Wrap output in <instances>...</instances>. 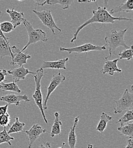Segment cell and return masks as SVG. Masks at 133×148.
Returning <instances> with one entry per match:
<instances>
[{
    "mask_svg": "<svg viewBox=\"0 0 133 148\" xmlns=\"http://www.w3.org/2000/svg\"><path fill=\"white\" fill-rule=\"evenodd\" d=\"M133 120V110L126 111L125 114H124L121 118H119L117 121L116 123L119 124L120 127L124 126V124L128 123L130 121Z\"/></svg>",
    "mask_w": 133,
    "mask_h": 148,
    "instance_id": "d4e9b609",
    "label": "cell"
},
{
    "mask_svg": "<svg viewBox=\"0 0 133 148\" xmlns=\"http://www.w3.org/2000/svg\"><path fill=\"white\" fill-rule=\"evenodd\" d=\"M65 145H66V143H63L62 146H61V147H59V148H64V147H65Z\"/></svg>",
    "mask_w": 133,
    "mask_h": 148,
    "instance_id": "d590c367",
    "label": "cell"
},
{
    "mask_svg": "<svg viewBox=\"0 0 133 148\" xmlns=\"http://www.w3.org/2000/svg\"><path fill=\"white\" fill-rule=\"evenodd\" d=\"M97 6V9L92 11V16L90 18L88 19L82 25L79 26L76 28V31L73 34V37L71 39L70 42L73 43L76 40L78 36L80 31L85 27L86 26L92 24L93 23H111L113 24L115 21H132V19L125 18V17H115L110 14V13L107 11V6L104 5V7L102 8Z\"/></svg>",
    "mask_w": 133,
    "mask_h": 148,
    "instance_id": "6da1fadb",
    "label": "cell"
},
{
    "mask_svg": "<svg viewBox=\"0 0 133 148\" xmlns=\"http://www.w3.org/2000/svg\"><path fill=\"white\" fill-rule=\"evenodd\" d=\"M10 56L13 58V54L11 50L10 43L7 42L5 39L0 37V56L3 58L5 56Z\"/></svg>",
    "mask_w": 133,
    "mask_h": 148,
    "instance_id": "d6986e66",
    "label": "cell"
},
{
    "mask_svg": "<svg viewBox=\"0 0 133 148\" xmlns=\"http://www.w3.org/2000/svg\"><path fill=\"white\" fill-rule=\"evenodd\" d=\"M112 120V117L108 114V113L103 112L100 117V121L96 127V130L100 133H103L107 128L108 123Z\"/></svg>",
    "mask_w": 133,
    "mask_h": 148,
    "instance_id": "ffe728a7",
    "label": "cell"
},
{
    "mask_svg": "<svg viewBox=\"0 0 133 148\" xmlns=\"http://www.w3.org/2000/svg\"><path fill=\"white\" fill-rule=\"evenodd\" d=\"M0 29L3 33H9L14 30V28L10 22L5 21L0 23Z\"/></svg>",
    "mask_w": 133,
    "mask_h": 148,
    "instance_id": "83f0119b",
    "label": "cell"
},
{
    "mask_svg": "<svg viewBox=\"0 0 133 148\" xmlns=\"http://www.w3.org/2000/svg\"><path fill=\"white\" fill-rule=\"evenodd\" d=\"M7 74H10L12 76L13 81L16 83L18 82L20 80H24L26 76L28 74H33L35 75V73L30 71L28 69L25 68L23 66L16 68L13 70L7 71Z\"/></svg>",
    "mask_w": 133,
    "mask_h": 148,
    "instance_id": "4fadbf2b",
    "label": "cell"
},
{
    "mask_svg": "<svg viewBox=\"0 0 133 148\" xmlns=\"http://www.w3.org/2000/svg\"><path fill=\"white\" fill-rule=\"evenodd\" d=\"M11 50L13 56L10 63V65L11 66L17 64L19 67L23 66L24 64L27 63V59L31 58V56L27 53L21 52V51L16 46H11Z\"/></svg>",
    "mask_w": 133,
    "mask_h": 148,
    "instance_id": "9c48e42d",
    "label": "cell"
},
{
    "mask_svg": "<svg viewBox=\"0 0 133 148\" xmlns=\"http://www.w3.org/2000/svg\"><path fill=\"white\" fill-rule=\"evenodd\" d=\"M0 91H10L20 93L21 90L19 89L16 83L13 81L10 83H5L2 82L0 83Z\"/></svg>",
    "mask_w": 133,
    "mask_h": 148,
    "instance_id": "7402d4cb",
    "label": "cell"
},
{
    "mask_svg": "<svg viewBox=\"0 0 133 148\" xmlns=\"http://www.w3.org/2000/svg\"><path fill=\"white\" fill-rule=\"evenodd\" d=\"M9 104H6L5 106H1L0 107V116L3 115L7 113V109H8Z\"/></svg>",
    "mask_w": 133,
    "mask_h": 148,
    "instance_id": "4dcf8cb0",
    "label": "cell"
},
{
    "mask_svg": "<svg viewBox=\"0 0 133 148\" xmlns=\"http://www.w3.org/2000/svg\"><path fill=\"white\" fill-rule=\"evenodd\" d=\"M14 138L11 137L9 134H8L6 127L3 128V130L0 132V144L3 143H7L9 145H11V143L10 141L14 140Z\"/></svg>",
    "mask_w": 133,
    "mask_h": 148,
    "instance_id": "484cf974",
    "label": "cell"
},
{
    "mask_svg": "<svg viewBox=\"0 0 133 148\" xmlns=\"http://www.w3.org/2000/svg\"><path fill=\"white\" fill-rule=\"evenodd\" d=\"M32 12L40 19L43 24H44L46 27L51 30L53 34L56 35V33H55V29L57 30L59 33L61 32V30L56 25L50 9H44L41 11L32 10Z\"/></svg>",
    "mask_w": 133,
    "mask_h": 148,
    "instance_id": "8992f818",
    "label": "cell"
},
{
    "mask_svg": "<svg viewBox=\"0 0 133 148\" xmlns=\"http://www.w3.org/2000/svg\"><path fill=\"white\" fill-rule=\"evenodd\" d=\"M23 23L27 30L28 40L26 45L20 50L21 52H23L31 45L35 44L38 42H47L48 41L49 39L47 37V34L42 30L34 29L32 25L26 19L23 21Z\"/></svg>",
    "mask_w": 133,
    "mask_h": 148,
    "instance_id": "3957f363",
    "label": "cell"
},
{
    "mask_svg": "<svg viewBox=\"0 0 133 148\" xmlns=\"http://www.w3.org/2000/svg\"><path fill=\"white\" fill-rule=\"evenodd\" d=\"M125 148H133V137H129L127 141V145Z\"/></svg>",
    "mask_w": 133,
    "mask_h": 148,
    "instance_id": "1f68e13d",
    "label": "cell"
},
{
    "mask_svg": "<svg viewBox=\"0 0 133 148\" xmlns=\"http://www.w3.org/2000/svg\"><path fill=\"white\" fill-rule=\"evenodd\" d=\"M7 75V72L5 69L0 70V83L3 81L8 82L6 80V76Z\"/></svg>",
    "mask_w": 133,
    "mask_h": 148,
    "instance_id": "f546056e",
    "label": "cell"
},
{
    "mask_svg": "<svg viewBox=\"0 0 133 148\" xmlns=\"http://www.w3.org/2000/svg\"><path fill=\"white\" fill-rule=\"evenodd\" d=\"M47 132V130L43 128V127L38 124H34L29 130L24 131L28 137L29 141L28 148H32L34 143L40 137V136L43 133H45Z\"/></svg>",
    "mask_w": 133,
    "mask_h": 148,
    "instance_id": "30bf717a",
    "label": "cell"
},
{
    "mask_svg": "<svg viewBox=\"0 0 133 148\" xmlns=\"http://www.w3.org/2000/svg\"><path fill=\"white\" fill-rule=\"evenodd\" d=\"M116 104V107H114L115 114L121 113L124 111L132 110L133 106V92H130L128 89H126L121 97L114 101Z\"/></svg>",
    "mask_w": 133,
    "mask_h": 148,
    "instance_id": "5b68a950",
    "label": "cell"
},
{
    "mask_svg": "<svg viewBox=\"0 0 133 148\" xmlns=\"http://www.w3.org/2000/svg\"><path fill=\"white\" fill-rule=\"evenodd\" d=\"M44 70L40 68L36 70L35 74L34 75V77L35 82V90L34 93L33 94V99L35 101V103L38 109L41 112V115L43 117V119L45 123L48 124V122L46 119L44 111L43 110V96L41 91V80L44 76Z\"/></svg>",
    "mask_w": 133,
    "mask_h": 148,
    "instance_id": "277c9868",
    "label": "cell"
},
{
    "mask_svg": "<svg viewBox=\"0 0 133 148\" xmlns=\"http://www.w3.org/2000/svg\"><path fill=\"white\" fill-rule=\"evenodd\" d=\"M65 80H66L65 76L61 74L60 73H58V74L53 75L51 83L48 86V87H47V96L45 97V99L44 100V103L43 105L44 111L45 110H48L47 103L51 95L55 91V90L56 89L57 87L61 83L63 82Z\"/></svg>",
    "mask_w": 133,
    "mask_h": 148,
    "instance_id": "ba28073f",
    "label": "cell"
},
{
    "mask_svg": "<svg viewBox=\"0 0 133 148\" xmlns=\"http://www.w3.org/2000/svg\"><path fill=\"white\" fill-rule=\"evenodd\" d=\"M26 125L24 123H20L19 121L18 117H16V121L12 124L11 126L10 127V128L8 130V134L14 133H19L23 131V128Z\"/></svg>",
    "mask_w": 133,
    "mask_h": 148,
    "instance_id": "603a6c76",
    "label": "cell"
},
{
    "mask_svg": "<svg viewBox=\"0 0 133 148\" xmlns=\"http://www.w3.org/2000/svg\"><path fill=\"white\" fill-rule=\"evenodd\" d=\"M79 116H76L74 119L73 126L70 128L68 136V144L70 148H76V125L79 122Z\"/></svg>",
    "mask_w": 133,
    "mask_h": 148,
    "instance_id": "ac0fdd59",
    "label": "cell"
},
{
    "mask_svg": "<svg viewBox=\"0 0 133 148\" xmlns=\"http://www.w3.org/2000/svg\"><path fill=\"white\" fill-rule=\"evenodd\" d=\"M38 148H51V144L49 142H46L44 144H42Z\"/></svg>",
    "mask_w": 133,
    "mask_h": 148,
    "instance_id": "836d02e7",
    "label": "cell"
},
{
    "mask_svg": "<svg viewBox=\"0 0 133 148\" xmlns=\"http://www.w3.org/2000/svg\"><path fill=\"white\" fill-rule=\"evenodd\" d=\"M0 101L7 103V104H14L16 106H19L21 101H23L25 103L30 101L31 100L28 98L26 94L20 95H16L14 93H10L5 96H0Z\"/></svg>",
    "mask_w": 133,
    "mask_h": 148,
    "instance_id": "8fae6325",
    "label": "cell"
},
{
    "mask_svg": "<svg viewBox=\"0 0 133 148\" xmlns=\"http://www.w3.org/2000/svg\"><path fill=\"white\" fill-rule=\"evenodd\" d=\"M2 16H3V13H2V12H0V19L2 18ZM0 37H1L2 38H3V39H5V40H6L7 42L10 43V42H9V39L7 38H6V37L5 36V35L3 34V33L1 32V29H0Z\"/></svg>",
    "mask_w": 133,
    "mask_h": 148,
    "instance_id": "d6a6232c",
    "label": "cell"
},
{
    "mask_svg": "<svg viewBox=\"0 0 133 148\" xmlns=\"http://www.w3.org/2000/svg\"><path fill=\"white\" fill-rule=\"evenodd\" d=\"M69 60L68 58L55 61H43V64L40 67L42 69H49L56 70H66V63Z\"/></svg>",
    "mask_w": 133,
    "mask_h": 148,
    "instance_id": "5bb4252c",
    "label": "cell"
},
{
    "mask_svg": "<svg viewBox=\"0 0 133 148\" xmlns=\"http://www.w3.org/2000/svg\"><path fill=\"white\" fill-rule=\"evenodd\" d=\"M133 10V0H128L126 2L121 3L117 6L112 9L109 12L112 16L113 14L118 13L120 12L129 13Z\"/></svg>",
    "mask_w": 133,
    "mask_h": 148,
    "instance_id": "e0dca14e",
    "label": "cell"
},
{
    "mask_svg": "<svg viewBox=\"0 0 133 148\" xmlns=\"http://www.w3.org/2000/svg\"><path fill=\"white\" fill-rule=\"evenodd\" d=\"M117 130L119 132L121 135L129 137H133V124L130 123L126 125L119 127L117 128Z\"/></svg>",
    "mask_w": 133,
    "mask_h": 148,
    "instance_id": "cb8c5ba5",
    "label": "cell"
},
{
    "mask_svg": "<svg viewBox=\"0 0 133 148\" xmlns=\"http://www.w3.org/2000/svg\"><path fill=\"white\" fill-rule=\"evenodd\" d=\"M74 2L73 0H48V1H36L35 3L38 6H44L46 4L54 5H59L63 10L68 9L69 8L73 3Z\"/></svg>",
    "mask_w": 133,
    "mask_h": 148,
    "instance_id": "9a60e30c",
    "label": "cell"
},
{
    "mask_svg": "<svg viewBox=\"0 0 133 148\" xmlns=\"http://www.w3.org/2000/svg\"><path fill=\"white\" fill-rule=\"evenodd\" d=\"M78 2L83 3V2H96V1H78Z\"/></svg>",
    "mask_w": 133,
    "mask_h": 148,
    "instance_id": "e575fe53",
    "label": "cell"
},
{
    "mask_svg": "<svg viewBox=\"0 0 133 148\" xmlns=\"http://www.w3.org/2000/svg\"><path fill=\"white\" fill-rule=\"evenodd\" d=\"M10 120V116L8 113L0 116V126L3 127V128L6 127L7 126L10 127V125L9 123Z\"/></svg>",
    "mask_w": 133,
    "mask_h": 148,
    "instance_id": "f1b7e54d",
    "label": "cell"
},
{
    "mask_svg": "<svg viewBox=\"0 0 133 148\" xmlns=\"http://www.w3.org/2000/svg\"><path fill=\"white\" fill-rule=\"evenodd\" d=\"M55 120L53 122V124L52 127V130L51 132V136L52 137H54L55 136L60 135L61 130V126L62 125V123L59 119V112H56L55 113Z\"/></svg>",
    "mask_w": 133,
    "mask_h": 148,
    "instance_id": "44dd1931",
    "label": "cell"
},
{
    "mask_svg": "<svg viewBox=\"0 0 133 148\" xmlns=\"http://www.w3.org/2000/svg\"><path fill=\"white\" fill-rule=\"evenodd\" d=\"M6 13L9 15L11 18V23L13 24L14 29L18 27L22 23H23V21L25 19L24 16L23 12H18L15 10L14 8L12 9H6Z\"/></svg>",
    "mask_w": 133,
    "mask_h": 148,
    "instance_id": "2e32d148",
    "label": "cell"
},
{
    "mask_svg": "<svg viewBox=\"0 0 133 148\" xmlns=\"http://www.w3.org/2000/svg\"><path fill=\"white\" fill-rule=\"evenodd\" d=\"M118 56H119V60L124 59H126L127 60H130L133 57V46H130L129 49H126L121 53H119Z\"/></svg>",
    "mask_w": 133,
    "mask_h": 148,
    "instance_id": "4316f807",
    "label": "cell"
},
{
    "mask_svg": "<svg viewBox=\"0 0 133 148\" xmlns=\"http://www.w3.org/2000/svg\"><path fill=\"white\" fill-rule=\"evenodd\" d=\"M128 29L126 28L124 30H111L107 32L104 40L105 41V47H108L109 49V56L106 57L107 59L111 58L112 54H115V51L117 48L120 46L124 47L125 49L130 48L128 46L124 40L125 34L128 31Z\"/></svg>",
    "mask_w": 133,
    "mask_h": 148,
    "instance_id": "7a4b0ae2",
    "label": "cell"
},
{
    "mask_svg": "<svg viewBox=\"0 0 133 148\" xmlns=\"http://www.w3.org/2000/svg\"><path fill=\"white\" fill-rule=\"evenodd\" d=\"M87 148H93V145L91 144H88L87 145Z\"/></svg>",
    "mask_w": 133,
    "mask_h": 148,
    "instance_id": "8d00e7d4",
    "label": "cell"
},
{
    "mask_svg": "<svg viewBox=\"0 0 133 148\" xmlns=\"http://www.w3.org/2000/svg\"><path fill=\"white\" fill-rule=\"evenodd\" d=\"M104 60L105 63L104 64L102 70L100 71L101 73L103 74H108L113 76L115 72L118 73L122 72V70L117 67V62L119 58L115 59L113 60H109L107 58H105Z\"/></svg>",
    "mask_w": 133,
    "mask_h": 148,
    "instance_id": "7c38bea8",
    "label": "cell"
},
{
    "mask_svg": "<svg viewBox=\"0 0 133 148\" xmlns=\"http://www.w3.org/2000/svg\"><path fill=\"white\" fill-rule=\"evenodd\" d=\"M107 47L105 45L104 46H97L94 45L91 43H85L83 45L76 46L74 47H70V48H65L63 47H59L60 51H66L69 53V55H70L73 53H87L90 51H104L105 50Z\"/></svg>",
    "mask_w": 133,
    "mask_h": 148,
    "instance_id": "52a82bcc",
    "label": "cell"
}]
</instances>
